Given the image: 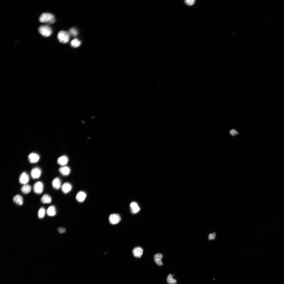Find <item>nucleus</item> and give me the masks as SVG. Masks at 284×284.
<instances>
[{
  "mask_svg": "<svg viewBox=\"0 0 284 284\" xmlns=\"http://www.w3.org/2000/svg\"><path fill=\"white\" fill-rule=\"evenodd\" d=\"M57 38L60 42L65 44L69 42L70 35L68 32L64 31H61L58 34Z\"/></svg>",
  "mask_w": 284,
  "mask_h": 284,
  "instance_id": "obj_2",
  "label": "nucleus"
},
{
  "mask_svg": "<svg viewBox=\"0 0 284 284\" xmlns=\"http://www.w3.org/2000/svg\"><path fill=\"white\" fill-rule=\"evenodd\" d=\"M40 200L43 204H49L51 202L52 198L49 194H45L42 196Z\"/></svg>",
  "mask_w": 284,
  "mask_h": 284,
  "instance_id": "obj_18",
  "label": "nucleus"
},
{
  "mask_svg": "<svg viewBox=\"0 0 284 284\" xmlns=\"http://www.w3.org/2000/svg\"><path fill=\"white\" fill-rule=\"evenodd\" d=\"M86 197V194L84 192L80 191L77 194L76 199L79 202H83L85 199Z\"/></svg>",
  "mask_w": 284,
  "mask_h": 284,
  "instance_id": "obj_16",
  "label": "nucleus"
},
{
  "mask_svg": "<svg viewBox=\"0 0 284 284\" xmlns=\"http://www.w3.org/2000/svg\"><path fill=\"white\" fill-rule=\"evenodd\" d=\"M29 180V176L26 172H23L21 174L19 178V182L21 184L24 185L27 184Z\"/></svg>",
  "mask_w": 284,
  "mask_h": 284,
  "instance_id": "obj_7",
  "label": "nucleus"
},
{
  "mask_svg": "<svg viewBox=\"0 0 284 284\" xmlns=\"http://www.w3.org/2000/svg\"><path fill=\"white\" fill-rule=\"evenodd\" d=\"M59 170L61 174L64 176L68 175L71 172L70 168L67 166H65L60 168Z\"/></svg>",
  "mask_w": 284,
  "mask_h": 284,
  "instance_id": "obj_15",
  "label": "nucleus"
},
{
  "mask_svg": "<svg viewBox=\"0 0 284 284\" xmlns=\"http://www.w3.org/2000/svg\"><path fill=\"white\" fill-rule=\"evenodd\" d=\"M68 33L70 36L73 37L77 36L78 34V30L76 28H71L69 31Z\"/></svg>",
  "mask_w": 284,
  "mask_h": 284,
  "instance_id": "obj_24",
  "label": "nucleus"
},
{
  "mask_svg": "<svg viewBox=\"0 0 284 284\" xmlns=\"http://www.w3.org/2000/svg\"><path fill=\"white\" fill-rule=\"evenodd\" d=\"M216 237V234L215 232L213 234L211 233L208 235V239L210 240H214Z\"/></svg>",
  "mask_w": 284,
  "mask_h": 284,
  "instance_id": "obj_26",
  "label": "nucleus"
},
{
  "mask_svg": "<svg viewBox=\"0 0 284 284\" xmlns=\"http://www.w3.org/2000/svg\"><path fill=\"white\" fill-rule=\"evenodd\" d=\"M163 255L160 253H157L155 255L154 257V261L156 265L159 266L163 265L161 260L163 258Z\"/></svg>",
  "mask_w": 284,
  "mask_h": 284,
  "instance_id": "obj_11",
  "label": "nucleus"
},
{
  "mask_svg": "<svg viewBox=\"0 0 284 284\" xmlns=\"http://www.w3.org/2000/svg\"><path fill=\"white\" fill-rule=\"evenodd\" d=\"M68 161V159L67 156H63L58 159L57 162L59 165L62 166H64L67 164Z\"/></svg>",
  "mask_w": 284,
  "mask_h": 284,
  "instance_id": "obj_17",
  "label": "nucleus"
},
{
  "mask_svg": "<svg viewBox=\"0 0 284 284\" xmlns=\"http://www.w3.org/2000/svg\"><path fill=\"white\" fill-rule=\"evenodd\" d=\"M72 189V186L71 184L68 182L64 184L61 187V189L62 192L65 194L68 193L70 192Z\"/></svg>",
  "mask_w": 284,
  "mask_h": 284,
  "instance_id": "obj_12",
  "label": "nucleus"
},
{
  "mask_svg": "<svg viewBox=\"0 0 284 284\" xmlns=\"http://www.w3.org/2000/svg\"><path fill=\"white\" fill-rule=\"evenodd\" d=\"M81 42L77 38H75L73 39L70 43V44L72 47L74 48H78L81 44Z\"/></svg>",
  "mask_w": 284,
  "mask_h": 284,
  "instance_id": "obj_21",
  "label": "nucleus"
},
{
  "mask_svg": "<svg viewBox=\"0 0 284 284\" xmlns=\"http://www.w3.org/2000/svg\"><path fill=\"white\" fill-rule=\"evenodd\" d=\"M42 172L41 169L37 167L33 168L31 170L30 174L31 177L33 179L39 178L41 176Z\"/></svg>",
  "mask_w": 284,
  "mask_h": 284,
  "instance_id": "obj_6",
  "label": "nucleus"
},
{
  "mask_svg": "<svg viewBox=\"0 0 284 284\" xmlns=\"http://www.w3.org/2000/svg\"><path fill=\"white\" fill-rule=\"evenodd\" d=\"M57 230L60 233H63L65 232L66 229L65 228H63L62 227H60L59 228L57 229Z\"/></svg>",
  "mask_w": 284,
  "mask_h": 284,
  "instance_id": "obj_28",
  "label": "nucleus"
},
{
  "mask_svg": "<svg viewBox=\"0 0 284 284\" xmlns=\"http://www.w3.org/2000/svg\"><path fill=\"white\" fill-rule=\"evenodd\" d=\"M61 181L58 178H55L52 183L53 187L56 189H59L61 187Z\"/></svg>",
  "mask_w": 284,
  "mask_h": 284,
  "instance_id": "obj_14",
  "label": "nucleus"
},
{
  "mask_svg": "<svg viewBox=\"0 0 284 284\" xmlns=\"http://www.w3.org/2000/svg\"><path fill=\"white\" fill-rule=\"evenodd\" d=\"M230 134L232 136H234L238 134V132L234 129L231 130L230 132Z\"/></svg>",
  "mask_w": 284,
  "mask_h": 284,
  "instance_id": "obj_27",
  "label": "nucleus"
},
{
  "mask_svg": "<svg viewBox=\"0 0 284 284\" xmlns=\"http://www.w3.org/2000/svg\"><path fill=\"white\" fill-rule=\"evenodd\" d=\"M121 220L120 216L118 214H111L109 218L110 223L112 225H115L118 223Z\"/></svg>",
  "mask_w": 284,
  "mask_h": 284,
  "instance_id": "obj_5",
  "label": "nucleus"
},
{
  "mask_svg": "<svg viewBox=\"0 0 284 284\" xmlns=\"http://www.w3.org/2000/svg\"><path fill=\"white\" fill-rule=\"evenodd\" d=\"M56 211L55 207L53 206H50L47 211L48 215L50 216H54L56 215Z\"/></svg>",
  "mask_w": 284,
  "mask_h": 284,
  "instance_id": "obj_19",
  "label": "nucleus"
},
{
  "mask_svg": "<svg viewBox=\"0 0 284 284\" xmlns=\"http://www.w3.org/2000/svg\"><path fill=\"white\" fill-rule=\"evenodd\" d=\"M39 21L40 22L48 24H53L56 21L54 16L50 13H44L39 17Z\"/></svg>",
  "mask_w": 284,
  "mask_h": 284,
  "instance_id": "obj_1",
  "label": "nucleus"
},
{
  "mask_svg": "<svg viewBox=\"0 0 284 284\" xmlns=\"http://www.w3.org/2000/svg\"><path fill=\"white\" fill-rule=\"evenodd\" d=\"M13 200L15 204L20 206L22 205L24 201L23 197L19 194L15 195L13 197Z\"/></svg>",
  "mask_w": 284,
  "mask_h": 284,
  "instance_id": "obj_13",
  "label": "nucleus"
},
{
  "mask_svg": "<svg viewBox=\"0 0 284 284\" xmlns=\"http://www.w3.org/2000/svg\"><path fill=\"white\" fill-rule=\"evenodd\" d=\"M167 281L169 284H176L177 282L176 280L173 279L171 274H169L168 275Z\"/></svg>",
  "mask_w": 284,
  "mask_h": 284,
  "instance_id": "obj_22",
  "label": "nucleus"
},
{
  "mask_svg": "<svg viewBox=\"0 0 284 284\" xmlns=\"http://www.w3.org/2000/svg\"><path fill=\"white\" fill-rule=\"evenodd\" d=\"M130 207L131 213L133 214H135L138 212L140 210V208L137 203L133 202L131 203Z\"/></svg>",
  "mask_w": 284,
  "mask_h": 284,
  "instance_id": "obj_10",
  "label": "nucleus"
},
{
  "mask_svg": "<svg viewBox=\"0 0 284 284\" xmlns=\"http://www.w3.org/2000/svg\"><path fill=\"white\" fill-rule=\"evenodd\" d=\"M195 0H186L185 1V3L189 6H192L195 3Z\"/></svg>",
  "mask_w": 284,
  "mask_h": 284,
  "instance_id": "obj_25",
  "label": "nucleus"
},
{
  "mask_svg": "<svg viewBox=\"0 0 284 284\" xmlns=\"http://www.w3.org/2000/svg\"><path fill=\"white\" fill-rule=\"evenodd\" d=\"M31 189V187L30 185L26 184L23 185L21 187V191L23 193L27 194L30 192Z\"/></svg>",
  "mask_w": 284,
  "mask_h": 284,
  "instance_id": "obj_20",
  "label": "nucleus"
},
{
  "mask_svg": "<svg viewBox=\"0 0 284 284\" xmlns=\"http://www.w3.org/2000/svg\"><path fill=\"white\" fill-rule=\"evenodd\" d=\"M44 185L41 182H37L34 184L33 186L34 192L36 194H39L43 192L44 190Z\"/></svg>",
  "mask_w": 284,
  "mask_h": 284,
  "instance_id": "obj_4",
  "label": "nucleus"
},
{
  "mask_svg": "<svg viewBox=\"0 0 284 284\" xmlns=\"http://www.w3.org/2000/svg\"><path fill=\"white\" fill-rule=\"evenodd\" d=\"M143 250L141 247H137L135 248L132 250L133 255L136 258H140L143 253Z\"/></svg>",
  "mask_w": 284,
  "mask_h": 284,
  "instance_id": "obj_8",
  "label": "nucleus"
},
{
  "mask_svg": "<svg viewBox=\"0 0 284 284\" xmlns=\"http://www.w3.org/2000/svg\"><path fill=\"white\" fill-rule=\"evenodd\" d=\"M38 30L42 35L46 37L50 36L53 32L51 28L48 25L40 26L38 28Z\"/></svg>",
  "mask_w": 284,
  "mask_h": 284,
  "instance_id": "obj_3",
  "label": "nucleus"
},
{
  "mask_svg": "<svg viewBox=\"0 0 284 284\" xmlns=\"http://www.w3.org/2000/svg\"><path fill=\"white\" fill-rule=\"evenodd\" d=\"M28 158L29 161L31 164L37 163L40 159L39 155L36 153H32L29 155Z\"/></svg>",
  "mask_w": 284,
  "mask_h": 284,
  "instance_id": "obj_9",
  "label": "nucleus"
},
{
  "mask_svg": "<svg viewBox=\"0 0 284 284\" xmlns=\"http://www.w3.org/2000/svg\"><path fill=\"white\" fill-rule=\"evenodd\" d=\"M46 211L44 207L40 208L38 212V217L39 219H42L44 217Z\"/></svg>",
  "mask_w": 284,
  "mask_h": 284,
  "instance_id": "obj_23",
  "label": "nucleus"
}]
</instances>
